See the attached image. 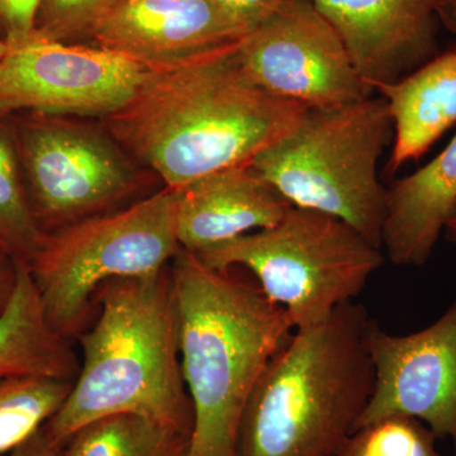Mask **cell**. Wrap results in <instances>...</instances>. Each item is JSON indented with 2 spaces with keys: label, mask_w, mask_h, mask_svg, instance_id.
Returning a JSON list of instances; mask_svg holds the SVG:
<instances>
[{
  "label": "cell",
  "mask_w": 456,
  "mask_h": 456,
  "mask_svg": "<svg viewBox=\"0 0 456 456\" xmlns=\"http://www.w3.org/2000/svg\"><path fill=\"white\" fill-rule=\"evenodd\" d=\"M241 40L147 69L134 97L104 118L113 139L167 188L251 164L308 110L255 83L240 57Z\"/></svg>",
  "instance_id": "1"
},
{
  "label": "cell",
  "mask_w": 456,
  "mask_h": 456,
  "mask_svg": "<svg viewBox=\"0 0 456 456\" xmlns=\"http://www.w3.org/2000/svg\"><path fill=\"white\" fill-rule=\"evenodd\" d=\"M230 273L183 248L170 269L180 365L193 408L187 456H237L246 404L294 330L284 308Z\"/></svg>",
  "instance_id": "2"
},
{
  "label": "cell",
  "mask_w": 456,
  "mask_h": 456,
  "mask_svg": "<svg viewBox=\"0 0 456 456\" xmlns=\"http://www.w3.org/2000/svg\"><path fill=\"white\" fill-rule=\"evenodd\" d=\"M94 303L97 322L79 335L82 365L70 395L45 430L64 445L90 422L136 415L191 435L193 408L180 365L170 270L107 281Z\"/></svg>",
  "instance_id": "3"
},
{
  "label": "cell",
  "mask_w": 456,
  "mask_h": 456,
  "mask_svg": "<svg viewBox=\"0 0 456 456\" xmlns=\"http://www.w3.org/2000/svg\"><path fill=\"white\" fill-rule=\"evenodd\" d=\"M369 321L349 302L294 331L246 404L237 456H338L373 392Z\"/></svg>",
  "instance_id": "4"
},
{
  "label": "cell",
  "mask_w": 456,
  "mask_h": 456,
  "mask_svg": "<svg viewBox=\"0 0 456 456\" xmlns=\"http://www.w3.org/2000/svg\"><path fill=\"white\" fill-rule=\"evenodd\" d=\"M392 137L383 98L308 108L289 134L250 165L293 207L340 218L382 248L387 188L378 164Z\"/></svg>",
  "instance_id": "5"
},
{
  "label": "cell",
  "mask_w": 456,
  "mask_h": 456,
  "mask_svg": "<svg viewBox=\"0 0 456 456\" xmlns=\"http://www.w3.org/2000/svg\"><path fill=\"white\" fill-rule=\"evenodd\" d=\"M209 268L244 266L287 312L294 331L320 325L362 292L384 263L382 248L346 222L292 207L275 226L196 254Z\"/></svg>",
  "instance_id": "6"
},
{
  "label": "cell",
  "mask_w": 456,
  "mask_h": 456,
  "mask_svg": "<svg viewBox=\"0 0 456 456\" xmlns=\"http://www.w3.org/2000/svg\"><path fill=\"white\" fill-rule=\"evenodd\" d=\"M178 189L118 212L101 213L47 233L31 265L33 281L50 326L77 335L95 293L114 279L152 277L182 251L176 235Z\"/></svg>",
  "instance_id": "7"
},
{
  "label": "cell",
  "mask_w": 456,
  "mask_h": 456,
  "mask_svg": "<svg viewBox=\"0 0 456 456\" xmlns=\"http://www.w3.org/2000/svg\"><path fill=\"white\" fill-rule=\"evenodd\" d=\"M27 193L45 233L106 213L139 176L112 134L65 117L13 114Z\"/></svg>",
  "instance_id": "8"
},
{
  "label": "cell",
  "mask_w": 456,
  "mask_h": 456,
  "mask_svg": "<svg viewBox=\"0 0 456 456\" xmlns=\"http://www.w3.org/2000/svg\"><path fill=\"white\" fill-rule=\"evenodd\" d=\"M146 71L122 53L35 32L0 59V112L107 118L134 97Z\"/></svg>",
  "instance_id": "9"
},
{
  "label": "cell",
  "mask_w": 456,
  "mask_h": 456,
  "mask_svg": "<svg viewBox=\"0 0 456 456\" xmlns=\"http://www.w3.org/2000/svg\"><path fill=\"white\" fill-rule=\"evenodd\" d=\"M239 53L261 88L308 108L344 106L374 93L311 0H281L242 38Z\"/></svg>",
  "instance_id": "10"
},
{
  "label": "cell",
  "mask_w": 456,
  "mask_h": 456,
  "mask_svg": "<svg viewBox=\"0 0 456 456\" xmlns=\"http://www.w3.org/2000/svg\"><path fill=\"white\" fill-rule=\"evenodd\" d=\"M365 345L374 386L355 430L411 416L456 450V297L439 320L413 334H388L370 318Z\"/></svg>",
  "instance_id": "11"
},
{
  "label": "cell",
  "mask_w": 456,
  "mask_h": 456,
  "mask_svg": "<svg viewBox=\"0 0 456 456\" xmlns=\"http://www.w3.org/2000/svg\"><path fill=\"white\" fill-rule=\"evenodd\" d=\"M370 86L397 82L437 55L435 0H311Z\"/></svg>",
  "instance_id": "12"
},
{
  "label": "cell",
  "mask_w": 456,
  "mask_h": 456,
  "mask_svg": "<svg viewBox=\"0 0 456 456\" xmlns=\"http://www.w3.org/2000/svg\"><path fill=\"white\" fill-rule=\"evenodd\" d=\"M248 35L212 0H119L92 40L154 69Z\"/></svg>",
  "instance_id": "13"
},
{
  "label": "cell",
  "mask_w": 456,
  "mask_h": 456,
  "mask_svg": "<svg viewBox=\"0 0 456 456\" xmlns=\"http://www.w3.org/2000/svg\"><path fill=\"white\" fill-rule=\"evenodd\" d=\"M180 248L200 254L255 231L275 226L292 204L251 167H228L178 189Z\"/></svg>",
  "instance_id": "14"
},
{
  "label": "cell",
  "mask_w": 456,
  "mask_h": 456,
  "mask_svg": "<svg viewBox=\"0 0 456 456\" xmlns=\"http://www.w3.org/2000/svg\"><path fill=\"white\" fill-rule=\"evenodd\" d=\"M456 203V134L430 163L387 189L383 254L398 266H422Z\"/></svg>",
  "instance_id": "15"
},
{
  "label": "cell",
  "mask_w": 456,
  "mask_h": 456,
  "mask_svg": "<svg viewBox=\"0 0 456 456\" xmlns=\"http://www.w3.org/2000/svg\"><path fill=\"white\" fill-rule=\"evenodd\" d=\"M393 123L389 174L419 160L456 123V51L437 53L395 83L375 86Z\"/></svg>",
  "instance_id": "16"
},
{
  "label": "cell",
  "mask_w": 456,
  "mask_h": 456,
  "mask_svg": "<svg viewBox=\"0 0 456 456\" xmlns=\"http://www.w3.org/2000/svg\"><path fill=\"white\" fill-rule=\"evenodd\" d=\"M77 371L69 338L50 326L28 265L18 260L16 290L0 318V379L37 375L74 382Z\"/></svg>",
  "instance_id": "17"
},
{
  "label": "cell",
  "mask_w": 456,
  "mask_h": 456,
  "mask_svg": "<svg viewBox=\"0 0 456 456\" xmlns=\"http://www.w3.org/2000/svg\"><path fill=\"white\" fill-rule=\"evenodd\" d=\"M191 435L136 415L108 416L83 426L61 456H187Z\"/></svg>",
  "instance_id": "18"
},
{
  "label": "cell",
  "mask_w": 456,
  "mask_h": 456,
  "mask_svg": "<svg viewBox=\"0 0 456 456\" xmlns=\"http://www.w3.org/2000/svg\"><path fill=\"white\" fill-rule=\"evenodd\" d=\"M46 236L27 193L13 114L0 112V241L29 266Z\"/></svg>",
  "instance_id": "19"
},
{
  "label": "cell",
  "mask_w": 456,
  "mask_h": 456,
  "mask_svg": "<svg viewBox=\"0 0 456 456\" xmlns=\"http://www.w3.org/2000/svg\"><path fill=\"white\" fill-rule=\"evenodd\" d=\"M73 383L37 375L0 379V456L13 452L49 422Z\"/></svg>",
  "instance_id": "20"
},
{
  "label": "cell",
  "mask_w": 456,
  "mask_h": 456,
  "mask_svg": "<svg viewBox=\"0 0 456 456\" xmlns=\"http://www.w3.org/2000/svg\"><path fill=\"white\" fill-rule=\"evenodd\" d=\"M436 440L415 417L392 415L354 431L338 456H443Z\"/></svg>",
  "instance_id": "21"
},
{
  "label": "cell",
  "mask_w": 456,
  "mask_h": 456,
  "mask_svg": "<svg viewBox=\"0 0 456 456\" xmlns=\"http://www.w3.org/2000/svg\"><path fill=\"white\" fill-rule=\"evenodd\" d=\"M118 3L119 0H42L36 35L62 44L93 38L95 29Z\"/></svg>",
  "instance_id": "22"
},
{
  "label": "cell",
  "mask_w": 456,
  "mask_h": 456,
  "mask_svg": "<svg viewBox=\"0 0 456 456\" xmlns=\"http://www.w3.org/2000/svg\"><path fill=\"white\" fill-rule=\"evenodd\" d=\"M42 0H0V40L7 46L22 44L36 32Z\"/></svg>",
  "instance_id": "23"
},
{
  "label": "cell",
  "mask_w": 456,
  "mask_h": 456,
  "mask_svg": "<svg viewBox=\"0 0 456 456\" xmlns=\"http://www.w3.org/2000/svg\"><path fill=\"white\" fill-rule=\"evenodd\" d=\"M242 31L250 33L277 9L281 0H212Z\"/></svg>",
  "instance_id": "24"
},
{
  "label": "cell",
  "mask_w": 456,
  "mask_h": 456,
  "mask_svg": "<svg viewBox=\"0 0 456 456\" xmlns=\"http://www.w3.org/2000/svg\"><path fill=\"white\" fill-rule=\"evenodd\" d=\"M18 260L0 246V318L7 311L17 287Z\"/></svg>",
  "instance_id": "25"
},
{
  "label": "cell",
  "mask_w": 456,
  "mask_h": 456,
  "mask_svg": "<svg viewBox=\"0 0 456 456\" xmlns=\"http://www.w3.org/2000/svg\"><path fill=\"white\" fill-rule=\"evenodd\" d=\"M62 445L57 444L44 428L18 446L13 452L3 456H61Z\"/></svg>",
  "instance_id": "26"
},
{
  "label": "cell",
  "mask_w": 456,
  "mask_h": 456,
  "mask_svg": "<svg viewBox=\"0 0 456 456\" xmlns=\"http://www.w3.org/2000/svg\"><path fill=\"white\" fill-rule=\"evenodd\" d=\"M439 22L456 36V0H435Z\"/></svg>",
  "instance_id": "27"
},
{
  "label": "cell",
  "mask_w": 456,
  "mask_h": 456,
  "mask_svg": "<svg viewBox=\"0 0 456 456\" xmlns=\"http://www.w3.org/2000/svg\"><path fill=\"white\" fill-rule=\"evenodd\" d=\"M444 236L448 241L456 245V203L452 208V215H450L448 222H446L445 230H444Z\"/></svg>",
  "instance_id": "28"
},
{
  "label": "cell",
  "mask_w": 456,
  "mask_h": 456,
  "mask_svg": "<svg viewBox=\"0 0 456 456\" xmlns=\"http://www.w3.org/2000/svg\"><path fill=\"white\" fill-rule=\"evenodd\" d=\"M5 51H7V44L4 41L0 40V59L4 56Z\"/></svg>",
  "instance_id": "29"
},
{
  "label": "cell",
  "mask_w": 456,
  "mask_h": 456,
  "mask_svg": "<svg viewBox=\"0 0 456 456\" xmlns=\"http://www.w3.org/2000/svg\"><path fill=\"white\" fill-rule=\"evenodd\" d=\"M0 246H2V248H5L4 245L2 244V241H0Z\"/></svg>",
  "instance_id": "30"
}]
</instances>
